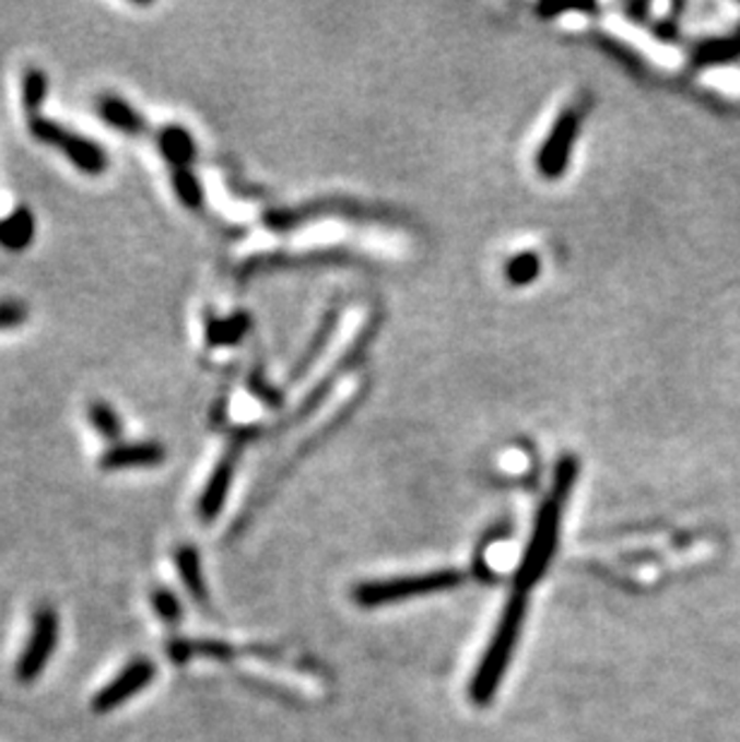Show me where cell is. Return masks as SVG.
Listing matches in <instances>:
<instances>
[{
  "mask_svg": "<svg viewBox=\"0 0 740 742\" xmlns=\"http://www.w3.org/2000/svg\"><path fill=\"white\" fill-rule=\"evenodd\" d=\"M96 114H99L106 126L126 132L130 138H138L142 132H148V120H144V116L136 106H130L126 99H120L116 94L99 96V102H96Z\"/></svg>",
  "mask_w": 740,
  "mask_h": 742,
  "instance_id": "cell-9",
  "label": "cell"
},
{
  "mask_svg": "<svg viewBox=\"0 0 740 742\" xmlns=\"http://www.w3.org/2000/svg\"><path fill=\"white\" fill-rule=\"evenodd\" d=\"M176 567L180 572V577H184V584H186V589L190 591L192 599H196L198 603H208V587H204L198 551L190 549V545L178 549L176 551Z\"/></svg>",
  "mask_w": 740,
  "mask_h": 742,
  "instance_id": "cell-13",
  "label": "cell"
},
{
  "mask_svg": "<svg viewBox=\"0 0 740 742\" xmlns=\"http://www.w3.org/2000/svg\"><path fill=\"white\" fill-rule=\"evenodd\" d=\"M573 481H575L573 459H563L561 469H557L553 493L541 507L537 527H533V533H531V543L517 572V591L521 593H527L533 584L541 579L545 567H549L551 563V555L557 543V529H561V513H563L565 497L569 488H573Z\"/></svg>",
  "mask_w": 740,
  "mask_h": 742,
  "instance_id": "cell-1",
  "label": "cell"
},
{
  "mask_svg": "<svg viewBox=\"0 0 740 742\" xmlns=\"http://www.w3.org/2000/svg\"><path fill=\"white\" fill-rule=\"evenodd\" d=\"M27 306L20 301H0V332L12 330V327L27 320Z\"/></svg>",
  "mask_w": 740,
  "mask_h": 742,
  "instance_id": "cell-19",
  "label": "cell"
},
{
  "mask_svg": "<svg viewBox=\"0 0 740 742\" xmlns=\"http://www.w3.org/2000/svg\"><path fill=\"white\" fill-rule=\"evenodd\" d=\"M156 144L164 160L174 168H188L190 162L196 160V142H192L190 132L180 126H166L156 132Z\"/></svg>",
  "mask_w": 740,
  "mask_h": 742,
  "instance_id": "cell-11",
  "label": "cell"
},
{
  "mask_svg": "<svg viewBox=\"0 0 740 742\" xmlns=\"http://www.w3.org/2000/svg\"><path fill=\"white\" fill-rule=\"evenodd\" d=\"M174 190L178 195V200L184 202L190 210H198L202 204V186L200 180L190 174V168H174L172 174Z\"/></svg>",
  "mask_w": 740,
  "mask_h": 742,
  "instance_id": "cell-16",
  "label": "cell"
},
{
  "mask_svg": "<svg viewBox=\"0 0 740 742\" xmlns=\"http://www.w3.org/2000/svg\"><path fill=\"white\" fill-rule=\"evenodd\" d=\"M533 270H537V264H533V260L531 258H521L519 262L513 264V272H509V274H513L515 282H525V279H529L533 274Z\"/></svg>",
  "mask_w": 740,
  "mask_h": 742,
  "instance_id": "cell-21",
  "label": "cell"
},
{
  "mask_svg": "<svg viewBox=\"0 0 740 742\" xmlns=\"http://www.w3.org/2000/svg\"><path fill=\"white\" fill-rule=\"evenodd\" d=\"M152 605H154V613L160 615L162 623L166 625H178L180 620H184V605L174 596V591L168 589H154L152 591Z\"/></svg>",
  "mask_w": 740,
  "mask_h": 742,
  "instance_id": "cell-17",
  "label": "cell"
},
{
  "mask_svg": "<svg viewBox=\"0 0 740 742\" xmlns=\"http://www.w3.org/2000/svg\"><path fill=\"white\" fill-rule=\"evenodd\" d=\"M34 214L30 207H17L15 212L0 219V248L20 252L32 246L34 240Z\"/></svg>",
  "mask_w": 740,
  "mask_h": 742,
  "instance_id": "cell-10",
  "label": "cell"
},
{
  "mask_svg": "<svg viewBox=\"0 0 740 742\" xmlns=\"http://www.w3.org/2000/svg\"><path fill=\"white\" fill-rule=\"evenodd\" d=\"M87 416H90L92 428L99 433L104 440L114 443V445L120 443V435H124V423H120L118 413L111 407L104 404V401H94V404L87 411Z\"/></svg>",
  "mask_w": 740,
  "mask_h": 742,
  "instance_id": "cell-15",
  "label": "cell"
},
{
  "mask_svg": "<svg viewBox=\"0 0 740 742\" xmlns=\"http://www.w3.org/2000/svg\"><path fill=\"white\" fill-rule=\"evenodd\" d=\"M30 132L36 142L63 152L66 160L75 168H80L82 174L102 176L108 168L106 150H102L94 140L82 138L80 132L56 123L51 118H46L42 114L30 118Z\"/></svg>",
  "mask_w": 740,
  "mask_h": 742,
  "instance_id": "cell-4",
  "label": "cell"
},
{
  "mask_svg": "<svg viewBox=\"0 0 740 742\" xmlns=\"http://www.w3.org/2000/svg\"><path fill=\"white\" fill-rule=\"evenodd\" d=\"M462 579H465L462 572L441 569V572H428V575H416V577L366 581V584H361V587L354 589V601L363 608L399 603V601L416 599V596L455 589V587H459V584H462Z\"/></svg>",
  "mask_w": 740,
  "mask_h": 742,
  "instance_id": "cell-3",
  "label": "cell"
},
{
  "mask_svg": "<svg viewBox=\"0 0 740 742\" xmlns=\"http://www.w3.org/2000/svg\"><path fill=\"white\" fill-rule=\"evenodd\" d=\"M244 332H246V318H228V320L212 322L208 330V339H210V344L222 346V344H234L236 339L244 337Z\"/></svg>",
  "mask_w": 740,
  "mask_h": 742,
  "instance_id": "cell-18",
  "label": "cell"
},
{
  "mask_svg": "<svg viewBox=\"0 0 740 742\" xmlns=\"http://www.w3.org/2000/svg\"><path fill=\"white\" fill-rule=\"evenodd\" d=\"M166 459V449L160 443H118L106 449L99 467L106 471L124 469H154Z\"/></svg>",
  "mask_w": 740,
  "mask_h": 742,
  "instance_id": "cell-7",
  "label": "cell"
},
{
  "mask_svg": "<svg viewBox=\"0 0 740 742\" xmlns=\"http://www.w3.org/2000/svg\"><path fill=\"white\" fill-rule=\"evenodd\" d=\"M168 653L176 663H186L192 656V641L188 639H172L168 641Z\"/></svg>",
  "mask_w": 740,
  "mask_h": 742,
  "instance_id": "cell-20",
  "label": "cell"
},
{
  "mask_svg": "<svg viewBox=\"0 0 740 742\" xmlns=\"http://www.w3.org/2000/svg\"><path fill=\"white\" fill-rule=\"evenodd\" d=\"M58 644V615L54 608H39L32 623V635L24 644L22 656L15 668L20 683H34L44 673V668L51 661Z\"/></svg>",
  "mask_w": 740,
  "mask_h": 742,
  "instance_id": "cell-5",
  "label": "cell"
},
{
  "mask_svg": "<svg viewBox=\"0 0 740 742\" xmlns=\"http://www.w3.org/2000/svg\"><path fill=\"white\" fill-rule=\"evenodd\" d=\"M575 123H577L575 116L567 114L561 120V123L555 126L551 142L543 148V152H541V168L549 176H555L557 168H561L563 162L567 160L569 142H573V138H575Z\"/></svg>",
  "mask_w": 740,
  "mask_h": 742,
  "instance_id": "cell-12",
  "label": "cell"
},
{
  "mask_svg": "<svg viewBox=\"0 0 740 742\" xmlns=\"http://www.w3.org/2000/svg\"><path fill=\"white\" fill-rule=\"evenodd\" d=\"M525 613H527V593L515 591L513 599H509L505 605L501 623H497L491 647L486 656L481 659L474 680H471L469 692H471V699H474L477 704H489L495 697V690L497 685H501L505 668L509 659H513V651L517 647L519 629H521V623H525Z\"/></svg>",
  "mask_w": 740,
  "mask_h": 742,
  "instance_id": "cell-2",
  "label": "cell"
},
{
  "mask_svg": "<svg viewBox=\"0 0 740 742\" xmlns=\"http://www.w3.org/2000/svg\"><path fill=\"white\" fill-rule=\"evenodd\" d=\"M154 673H156V668H154L152 661H148V659L132 661L104 690L96 692V697L92 702V709L96 714L114 711L116 707H120V704H126L128 699L136 697L138 692L148 687L154 680Z\"/></svg>",
  "mask_w": 740,
  "mask_h": 742,
  "instance_id": "cell-6",
  "label": "cell"
},
{
  "mask_svg": "<svg viewBox=\"0 0 740 742\" xmlns=\"http://www.w3.org/2000/svg\"><path fill=\"white\" fill-rule=\"evenodd\" d=\"M234 469H236V449L224 455V459L220 461V464H216L214 473L210 476V483L204 485V493H202L200 503H198V515L204 521H212L216 515L222 513L228 488H232Z\"/></svg>",
  "mask_w": 740,
  "mask_h": 742,
  "instance_id": "cell-8",
  "label": "cell"
},
{
  "mask_svg": "<svg viewBox=\"0 0 740 742\" xmlns=\"http://www.w3.org/2000/svg\"><path fill=\"white\" fill-rule=\"evenodd\" d=\"M48 96V75L39 68H27L22 72V106L30 118L39 116Z\"/></svg>",
  "mask_w": 740,
  "mask_h": 742,
  "instance_id": "cell-14",
  "label": "cell"
}]
</instances>
